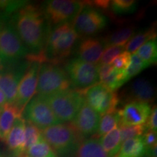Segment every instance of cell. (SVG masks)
I'll return each instance as SVG.
<instances>
[{"label": "cell", "instance_id": "cell-5", "mask_svg": "<svg viewBox=\"0 0 157 157\" xmlns=\"http://www.w3.org/2000/svg\"><path fill=\"white\" fill-rule=\"evenodd\" d=\"M42 135L58 156H66L75 151L82 138L71 124H63L42 129Z\"/></svg>", "mask_w": 157, "mask_h": 157}, {"label": "cell", "instance_id": "cell-10", "mask_svg": "<svg viewBox=\"0 0 157 157\" xmlns=\"http://www.w3.org/2000/svg\"><path fill=\"white\" fill-rule=\"evenodd\" d=\"M85 90L84 95L86 103L99 115L117 109L119 103V98L116 92L100 82Z\"/></svg>", "mask_w": 157, "mask_h": 157}, {"label": "cell", "instance_id": "cell-29", "mask_svg": "<svg viewBox=\"0 0 157 157\" xmlns=\"http://www.w3.org/2000/svg\"><path fill=\"white\" fill-rule=\"evenodd\" d=\"M42 137V130L38 128L34 124L29 121H25L24 132V154L28 149Z\"/></svg>", "mask_w": 157, "mask_h": 157}, {"label": "cell", "instance_id": "cell-1", "mask_svg": "<svg viewBox=\"0 0 157 157\" xmlns=\"http://www.w3.org/2000/svg\"><path fill=\"white\" fill-rule=\"evenodd\" d=\"M12 22L20 39L31 54L29 61L42 62V55L46 45L51 25L42 8L25 5L13 16Z\"/></svg>", "mask_w": 157, "mask_h": 157}, {"label": "cell", "instance_id": "cell-6", "mask_svg": "<svg viewBox=\"0 0 157 157\" xmlns=\"http://www.w3.org/2000/svg\"><path fill=\"white\" fill-rule=\"evenodd\" d=\"M71 87L64 69L53 63L41 65L38 74L36 95L45 97L69 90Z\"/></svg>", "mask_w": 157, "mask_h": 157}, {"label": "cell", "instance_id": "cell-34", "mask_svg": "<svg viewBox=\"0 0 157 157\" xmlns=\"http://www.w3.org/2000/svg\"><path fill=\"white\" fill-rule=\"evenodd\" d=\"M131 60V54L127 51L118 56L110 64L116 70L124 71L128 68Z\"/></svg>", "mask_w": 157, "mask_h": 157}, {"label": "cell", "instance_id": "cell-35", "mask_svg": "<svg viewBox=\"0 0 157 157\" xmlns=\"http://www.w3.org/2000/svg\"><path fill=\"white\" fill-rule=\"evenodd\" d=\"M142 138L146 149L156 146V132L152 130H146L143 133Z\"/></svg>", "mask_w": 157, "mask_h": 157}, {"label": "cell", "instance_id": "cell-12", "mask_svg": "<svg viewBox=\"0 0 157 157\" xmlns=\"http://www.w3.org/2000/svg\"><path fill=\"white\" fill-rule=\"evenodd\" d=\"M40 63L31 62L20 82L14 104L22 112L36 93Z\"/></svg>", "mask_w": 157, "mask_h": 157}, {"label": "cell", "instance_id": "cell-7", "mask_svg": "<svg viewBox=\"0 0 157 157\" xmlns=\"http://www.w3.org/2000/svg\"><path fill=\"white\" fill-rule=\"evenodd\" d=\"M64 71L71 85L78 90L87 89L99 82L98 63H90L74 58L66 62Z\"/></svg>", "mask_w": 157, "mask_h": 157}, {"label": "cell", "instance_id": "cell-4", "mask_svg": "<svg viewBox=\"0 0 157 157\" xmlns=\"http://www.w3.org/2000/svg\"><path fill=\"white\" fill-rule=\"evenodd\" d=\"M44 98L61 123L73 120L85 101L83 90L71 88Z\"/></svg>", "mask_w": 157, "mask_h": 157}, {"label": "cell", "instance_id": "cell-38", "mask_svg": "<svg viewBox=\"0 0 157 157\" xmlns=\"http://www.w3.org/2000/svg\"><path fill=\"white\" fill-rule=\"evenodd\" d=\"M18 157H28V156H27V155L25 154H23L20 155V156H18Z\"/></svg>", "mask_w": 157, "mask_h": 157}, {"label": "cell", "instance_id": "cell-14", "mask_svg": "<svg viewBox=\"0 0 157 157\" xmlns=\"http://www.w3.org/2000/svg\"><path fill=\"white\" fill-rule=\"evenodd\" d=\"M100 119L101 115L84 101L71 121V126L82 137H89L98 132Z\"/></svg>", "mask_w": 157, "mask_h": 157}, {"label": "cell", "instance_id": "cell-24", "mask_svg": "<svg viewBox=\"0 0 157 157\" xmlns=\"http://www.w3.org/2000/svg\"><path fill=\"white\" fill-rule=\"evenodd\" d=\"M153 39H156V32L154 27L143 30L133 35L125 44V50L130 54L135 53L142 45Z\"/></svg>", "mask_w": 157, "mask_h": 157}, {"label": "cell", "instance_id": "cell-3", "mask_svg": "<svg viewBox=\"0 0 157 157\" xmlns=\"http://www.w3.org/2000/svg\"><path fill=\"white\" fill-rule=\"evenodd\" d=\"M29 55V50L20 39L5 15L0 16V62L2 65L19 61Z\"/></svg>", "mask_w": 157, "mask_h": 157}, {"label": "cell", "instance_id": "cell-39", "mask_svg": "<svg viewBox=\"0 0 157 157\" xmlns=\"http://www.w3.org/2000/svg\"><path fill=\"white\" fill-rule=\"evenodd\" d=\"M2 63H1V62H0V70L2 69Z\"/></svg>", "mask_w": 157, "mask_h": 157}, {"label": "cell", "instance_id": "cell-25", "mask_svg": "<svg viewBox=\"0 0 157 157\" xmlns=\"http://www.w3.org/2000/svg\"><path fill=\"white\" fill-rule=\"evenodd\" d=\"M135 33V28L133 26L123 27L113 31L103 40L106 48L114 45H125Z\"/></svg>", "mask_w": 157, "mask_h": 157}, {"label": "cell", "instance_id": "cell-40", "mask_svg": "<svg viewBox=\"0 0 157 157\" xmlns=\"http://www.w3.org/2000/svg\"><path fill=\"white\" fill-rule=\"evenodd\" d=\"M0 157H2V155L1 151H0Z\"/></svg>", "mask_w": 157, "mask_h": 157}, {"label": "cell", "instance_id": "cell-36", "mask_svg": "<svg viewBox=\"0 0 157 157\" xmlns=\"http://www.w3.org/2000/svg\"><path fill=\"white\" fill-rule=\"evenodd\" d=\"M146 129L156 132L157 130V109L155 105L151 111L146 124H145Z\"/></svg>", "mask_w": 157, "mask_h": 157}, {"label": "cell", "instance_id": "cell-21", "mask_svg": "<svg viewBox=\"0 0 157 157\" xmlns=\"http://www.w3.org/2000/svg\"><path fill=\"white\" fill-rule=\"evenodd\" d=\"M146 152L142 136H137L121 143L119 152L114 157H143L146 155Z\"/></svg>", "mask_w": 157, "mask_h": 157}, {"label": "cell", "instance_id": "cell-30", "mask_svg": "<svg viewBox=\"0 0 157 157\" xmlns=\"http://www.w3.org/2000/svg\"><path fill=\"white\" fill-rule=\"evenodd\" d=\"M137 2L134 0H113L110 2L109 7L115 15L131 14L136 10Z\"/></svg>", "mask_w": 157, "mask_h": 157}, {"label": "cell", "instance_id": "cell-13", "mask_svg": "<svg viewBox=\"0 0 157 157\" xmlns=\"http://www.w3.org/2000/svg\"><path fill=\"white\" fill-rule=\"evenodd\" d=\"M27 61L20 63L9 69L0 70V90L5 95L7 103H15L19 83L30 64Z\"/></svg>", "mask_w": 157, "mask_h": 157}, {"label": "cell", "instance_id": "cell-32", "mask_svg": "<svg viewBox=\"0 0 157 157\" xmlns=\"http://www.w3.org/2000/svg\"><path fill=\"white\" fill-rule=\"evenodd\" d=\"M120 129L121 142H124L128 139L132 137L141 136L147 130L145 124L137 125V126H119Z\"/></svg>", "mask_w": 157, "mask_h": 157}, {"label": "cell", "instance_id": "cell-11", "mask_svg": "<svg viewBox=\"0 0 157 157\" xmlns=\"http://www.w3.org/2000/svg\"><path fill=\"white\" fill-rule=\"evenodd\" d=\"M23 113H24L26 121L34 124L41 130L61 124L44 98L39 95H35L29 102Z\"/></svg>", "mask_w": 157, "mask_h": 157}, {"label": "cell", "instance_id": "cell-2", "mask_svg": "<svg viewBox=\"0 0 157 157\" xmlns=\"http://www.w3.org/2000/svg\"><path fill=\"white\" fill-rule=\"evenodd\" d=\"M79 37L71 23H66L51 27L44 50L42 55V62L56 64L71 54Z\"/></svg>", "mask_w": 157, "mask_h": 157}, {"label": "cell", "instance_id": "cell-27", "mask_svg": "<svg viewBox=\"0 0 157 157\" xmlns=\"http://www.w3.org/2000/svg\"><path fill=\"white\" fill-rule=\"evenodd\" d=\"M137 56L150 66L156 64L157 61L156 39H153L145 43L135 52Z\"/></svg>", "mask_w": 157, "mask_h": 157}, {"label": "cell", "instance_id": "cell-28", "mask_svg": "<svg viewBox=\"0 0 157 157\" xmlns=\"http://www.w3.org/2000/svg\"><path fill=\"white\" fill-rule=\"evenodd\" d=\"M25 153L28 157H58L43 137L30 147Z\"/></svg>", "mask_w": 157, "mask_h": 157}, {"label": "cell", "instance_id": "cell-16", "mask_svg": "<svg viewBox=\"0 0 157 157\" xmlns=\"http://www.w3.org/2000/svg\"><path fill=\"white\" fill-rule=\"evenodd\" d=\"M103 39L87 37L82 41L76 49L77 58L90 63L97 64L105 50Z\"/></svg>", "mask_w": 157, "mask_h": 157}, {"label": "cell", "instance_id": "cell-22", "mask_svg": "<svg viewBox=\"0 0 157 157\" xmlns=\"http://www.w3.org/2000/svg\"><path fill=\"white\" fill-rule=\"evenodd\" d=\"M75 157H109L98 138H89L78 145Z\"/></svg>", "mask_w": 157, "mask_h": 157}, {"label": "cell", "instance_id": "cell-17", "mask_svg": "<svg viewBox=\"0 0 157 157\" xmlns=\"http://www.w3.org/2000/svg\"><path fill=\"white\" fill-rule=\"evenodd\" d=\"M126 95L129 102L140 101L149 103L154 101L155 90L148 80L144 78H138L130 84Z\"/></svg>", "mask_w": 157, "mask_h": 157}, {"label": "cell", "instance_id": "cell-23", "mask_svg": "<svg viewBox=\"0 0 157 157\" xmlns=\"http://www.w3.org/2000/svg\"><path fill=\"white\" fill-rule=\"evenodd\" d=\"M100 143L109 157H114L121 148V135L119 127L99 139Z\"/></svg>", "mask_w": 157, "mask_h": 157}, {"label": "cell", "instance_id": "cell-26", "mask_svg": "<svg viewBox=\"0 0 157 157\" xmlns=\"http://www.w3.org/2000/svg\"><path fill=\"white\" fill-rule=\"evenodd\" d=\"M119 121H120V117L118 109H115L101 115L97 132L98 136L103 137L113 129L119 127Z\"/></svg>", "mask_w": 157, "mask_h": 157}, {"label": "cell", "instance_id": "cell-37", "mask_svg": "<svg viewBox=\"0 0 157 157\" xmlns=\"http://www.w3.org/2000/svg\"><path fill=\"white\" fill-rule=\"evenodd\" d=\"M6 103H7V100H6L5 96L3 94L2 92L0 90V109H1Z\"/></svg>", "mask_w": 157, "mask_h": 157}, {"label": "cell", "instance_id": "cell-8", "mask_svg": "<svg viewBox=\"0 0 157 157\" xmlns=\"http://www.w3.org/2000/svg\"><path fill=\"white\" fill-rule=\"evenodd\" d=\"M84 3L71 0H50L43 4V13L50 25L73 21Z\"/></svg>", "mask_w": 157, "mask_h": 157}, {"label": "cell", "instance_id": "cell-9", "mask_svg": "<svg viewBox=\"0 0 157 157\" xmlns=\"http://www.w3.org/2000/svg\"><path fill=\"white\" fill-rule=\"evenodd\" d=\"M108 24V18L98 8L84 4L81 11L73 21L72 25L78 35L93 36L103 30Z\"/></svg>", "mask_w": 157, "mask_h": 157}, {"label": "cell", "instance_id": "cell-20", "mask_svg": "<svg viewBox=\"0 0 157 157\" xmlns=\"http://www.w3.org/2000/svg\"><path fill=\"white\" fill-rule=\"evenodd\" d=\"M22 113L15 104L7 103L0 109V139L5 140L15 121L22 117Z\"/></svg>", "mask_w": 157, "mask_h": 157}, {"label": "cell", "instance_id": "cell-19", "mask_svg": "<svg viewBox=\"0 0 157 157\" xmlns=\"http://www.w3.org/2000/svg\"><path fill=\"white\" fill-rule=\"evenodd\" d=\"M25 119L22 117L17 119L5 139L9 150L14 152L17 156L24 154Z\"/></svg>", "mask_w": 157, "mask_h": 157}, {"label": "cell", "instance_id": "cell-31", "mask_svg": "<svg viewBox=\"0 0 157 157\" xmlns=\"http://www.w3.org/2000/svg\"><path fill=\"white\" fill-rule=\"evenodd\" d=\"M150 66V65L143 60L136 53L131 55V60L128 68L125 70V78L126 82H128L132 78L140 74L142 71Z\"/></svg>", "mask_w": 157, "mask_h": 157}, {"label": "cell", "instance_id": "cell-33", "mask_svg": "<svg viewBox=\"0 0 157 157\" xmlns=\"http://www.w3.org/2000/svg\"><path fill=\"white\" fill-rule=\"evenodd\" d=\"M125 51V45H114L105 48L103 53L102 54L99 63L101 64H111V62L118 56Z\"/></svg>", "mask_w": 157, "mask_h": 157}, {"label": "cell", "instance_id": "cell-15", "mask_svg": "<svg viewBox=\"0 0 157 157\" xmlns=\"http://www.w3.org/2000/svg\"><path fill=\"white\" fill-rule=\"evenodd\" d=\"M150 103L140 101H129L123 109L119 110L120 121L119 126H137L146 124L150 115Z\"/></svg>", "mask_w": 157, "mask_h": 157}, {"label": "cell", "instance_id": "cell-18", "mask_svg": "<svg viewBox=\"0 0 157 157\" xmlns=\"http://www.w3.org/2000/svg\"><path fill=\"white\" fill-rule=\"evenodd\" d=\"M100 83L112 91H116L126 83L125 70H116L110 64L98 63Z\"/></svg>", "mask_w": 157, "mask_h": 157}]
</instances>
